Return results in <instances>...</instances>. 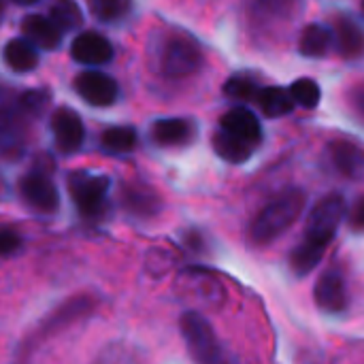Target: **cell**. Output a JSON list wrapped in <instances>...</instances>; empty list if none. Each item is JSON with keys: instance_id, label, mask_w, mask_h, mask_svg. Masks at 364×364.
Here are the masks:
<instances>
[{"instance_id": "6da1fadb", "label": "cell", "mask_w": 364, "mask_h": 364, "mask_svg": "<svg viewBox=\"0 0 364 364\" xmlns=\"http://www.w3.org/2000/svg\"><path fill=\"white\" fill-rule=\"evenodd\" d=\"M305 209V192L303 190H286L275 196L264 209L254 218L250 226V239L256 245H269L277 237H282L303 213Z\"/></svg>"}, {"instance_id": "7a4b0ae2", "label": "cell", "mask_w": 364, "mask_h": 364, "mask_svg": "<svg viewBox=\"0 0 364 364\" xmlns=\"http://www.w3.org/2000/svg\"><path fill=\"white\" fill-rule=\"evenodd\" d=\"M179 331L196 364H232L213 326L198 311H186L179 320Z\"/></svg>"}, {"instance_id": "3957f363", "label": "cell", "mask_w": 364, "mask_h": 364, "mask_svg": "<svg viewBox=\"0 0 364 364\" xmlns=\"http://www.w3.org/2000/svg\"><path fill=\"white\" fill-rule=\"evenodd\" d=\"M92 309H94V301L90 296H75V299L62 303L60 307H55L47 318L41 320V324L34 328V333L21 343L19 356L15 358L13 364H28V356L34 352V348H38L45 339L53 337L55 333L73 326L75 322L85 318Z\"/></svg>"}, {"instance_id": "277c9868", "label": "cell", "mask_w": 364, "mask_h": 364, "mask_svg": "<svg viewBox=\"0 0 364 364\" xmlns=\"http://www.w3.org/2000/svg\"><path fill=\"white\" fill-rule=\"evenodd\" d=\"M109 177L92 175V173H73L68 179V190L77 211L85 220H100L107 213V196H109Z\"/></svg>"}, {"instance_id": "5b68a950", "label": "cell", "mask_w": 364, "mask_h": 364, "mask_svg": "<svg viewBox=\"0 0 364 364\" xmlns=\"http://www.w3.org/2000/svg\"><path fill=\"white\" fill-rule=\"evenodd\" d=\"M346 213H348V203L341 194H328L320 198L307 218L303 239L314 241L328 250V243L335 239Z\"/></svg>"}, {"instance_id": "8992f818", "label": "cell", "mask_w": 364, "mask_h": 364, "mask_svg": "<svg viewBox=\"0 0 364 364\" xmlns=\"http://www.w3.org/2000/svg\"><path fill=\"white\" fill-rule=\"evenodd\" d=\"M203 64L200 47L188 36H173L162 51V70L166 77H188Z\"/></svg>"}, {"instance_id": "52a82bcc", "label": "cell", "mask_w": 364, "mask_h": 364, "mask_svg": "<svg viewBox=\"0 0 364 364\" xmlns=\"http://www.w3.org/2000/svg\"><path fill=\"white\" fill-rule=\"evenodd\" d=\"M19 194L23 203L36 213H55L60 207V192L49 175L45 173H28L19 183Z\"/></svg>"}, {"instance_id": "ba28073f", "label": "cell", "mask_w": 364, "mask_h": 364, "mask_svg": "<svg viewBox=\"0 0 364 364\" xmlns=\"http://www.w3.org/2000/svg\"><path fill=\"white\" fill-rule=\"evenodd\" d=\"M77 94L92 107H109L117 98V83L98 70H85L75 79Z\"/></svg>"}, {"instance_id": "9c48e42d", "label": "cell", "mask_w": 364, "mask_h": 364, "mask_svg": "<svg viewBox=\"0 0 364 364\" xmlns=\"http://www.w3.org/2000/svg\"><path fill=\"white\" fill-rule=\"evenodd\" d=\"M55 147L62 154H75L85 141V128L81 117L73 109H58L51 117Z\"/></svg>"}, {"instance_id": "30bf717a", "label": "cell", "mask_w": 364, "mask_h": 364, "mask_svg": "<svg viewBox=\"0 0 364 364\" xmlns=\"http://www.w3.org/2000/svg\"><path fill=\"white\" fill-rule=\"evenodd\" d=\"M19 113V100L9 102L0 94V156H17L23 147V126Z\"/></svg>"}, {"instance_id": "8fae6325", "label": "cell", "mask_w": 364, "mask_h": 364, "mask_svg": "<svg viewBox=\"0 0 364 364\" xmlns=\"http://www.w3.org/2000/svg\"><path fill=\"white\" fill-rule=\"evenodd\" d=\"M316 305L326 314H343L348 309V288L339 271H326L320 275L316 288H314Z\"/></svg>"}, {"instance_id": "7c38bea8", "label": "cell", "mask_w": 364, "mask_h": 364, "mask_svg": "<svg viewBox=\"0 0 364 364\" xmlns=\"http://www.w3.org/2000/svg\"><path fill=\"white\" fill-rule=\"evenodd\" d=\"M220 128L228 134L241 139L243 143L252 145L254 149L262 143V126L260 119L245 107H235L226 111L220 119Z\"/></svg>"}, {"instance_id": "4fadbf2b", "label": "cell", "mask_w": 364, "mask_h": 364, "mask_svg": "<svg viewBox=\"0 0 364 364\" xmlns=\"http://www.w3.org/2000/svg\"><path fill=\"white\" fill-rule=\"evenodd\" d=\"M70 53L85 66H102L113 58V47L105 36L96 32H83L73 41Z\"/></svg>"}, {"instance_id": "5bb4252c", "label": "cell", "mask_w": 364, "mask_h": 364, "mask_svg": "<svg viewBox=\"0 0 364 364\" xmlns=\"http://www.w3.org/2000/svg\"><path fill=\"white\" fill-rule=\"evenodd\" d=\"M179 288L186 296L198 299L205 305H213L222 299V288L218 282L203 271H188L179 277Z\"/></svg>"}, {"instance_id": "9a60e30c", "label": "cell", "mask_w": 364, "mask_h": 364, "mask_svg": "<svg viewBox=\"0 0 364 364\" xmlns=\"http://www.w3.org/2000/svg\"><path fill=\"white\" fill-rule=\"evenodd\" d=\"M333 166L346 177H358L364 171V151L350 141H335L328 147Z\"/></svg>"}, {"instance_id": "2e32d148", "label": "cell", "mask_w": 364, "mask_h": 364, "mask_svg": "<svg viewBox=\"0 0 364 364\" xmlns=\"http://www.w3.org/2000/svg\"><path fill=\"white\" fill-rule=\"evenodd\" d=\"M151 136L158 145L177 147V145H186L192 141L194 126L188 119H179V117L158 119L151 128Z\"/></svg>"}, {"instance_id": "e0dca14e", "label": "cell", "mask_w": 364, "mask_h": 364, "mask_svg": "<svg viewBox=\"0 0 364 364\" xmlns=\"http://www.w3.org/2000/svg\"><path fill=\"white\" fill-rule=\"evenodd\" d=\"M26 41H30L34 47L41 49H55L60 45L62 32L53 26V21L49 17L43 15H28L21 23Z\"/></svg>"}, {"instance_id": "ac0fdd59", "label": "cell", "mask_w": 364, "mask_h": 364, "mask_svg": "<svg viewBox=\"0 0 364 364\" xmlns=\"http://www.w3.org/2000/svg\"><path fill=\"white\" fill-rule=\"evenodd\" d=\"M333 41L337 43L341 55L354 60L364 53V32L363 28L348 17H339L333 30Z\"/></svg>"}, {"instance_id": "d6986e66", "label": "cell", "mask_w": 364, "mask_h": 364, "mask_svg": "<svg viewBox=\"0 0 364 364\" xmlns=\"http://www.w3.org/2000/svg\"><path fill=\"white\" fill-rule=\"evenodd\" d=\"M124 207L136 218H154L160 213V196L147 186H128L124 190Z\"/></svg>"}, {"instance_id": "ffe728a7", "label": "cell", "mask_w": 364, "mask_h": 364, "mask_svg": "<svg viewBox=\"0 0 364 364\" xmlns=\"http://www.w3.org/2000/svg\"><path fill=\"white\" fill-rule=\"evenodd\" d=\"M331 45H333V30L322 23H309L301 32L299 51L305 58H322L328 53Z\"/></svg>"}, {"instance_id": "44dd1931", "label": "cell", "mask_w": 364, "mask_h": 364, "mask_svg": "<svg viewBox=\"0 0 364 364\" xmlns=\"http://www.w3.org/2000/svg\"><path fill=\"white\" fill-rule=\"evenodd\" d=\"M213 149H215V154H218L222 160L232 162V164L247 162V160L252 158V154H254V147H252V145L243 143L241 139L228 134V132L222 130V128L213 134Z\"/></svg>"}, {"instance_id": "7402d4cb", "label": "cell", "mask_w": 364, "mask_h": 364, "mask_svg": "<svg viewBox=\"0 0 364 364\" xmlns=\"http://www.w3.org/2000/svg\"><path fill=\"white\" fill-rule=\"evenodd\" d=\"M326 254V247L314 243V241H307L303 239L290 254V269L294 275L299 277H305L309 275L322 260V256Z\"/></svg>"}, {"instance_id": "603a6c76", "label": "cell", "mask_w": 364, "mask_h": 364, "mask_svg": "<svg viewBox=\"0 0 364 364\" xmlns=\"http://www.w3.org/2000/svg\"><path fill=\"white\" fill-rule=\"evenodd\" d=\"M4 62L17 73H28L38 64L36 47L26 38H13L4 47Z\"/></svg>"}, {"instance_id": "cb8c5ba5", "label": "cell", "mask_w": 364, "mask_h": 364, "mask_svg": "<svg viewBox=\"0 0 364 364\" xmlns=\"http://www.w3.org/2000/svg\"><path fill=\"white\" fill-rule=\"evenodd\" d=\"M256 102L267 117H284V115L292 113V109H294V100H292L290 92L282 90V87H260Z\"/></svg>"}, {"instance_id": "d4e9b609", "label": "cell", "mask_w": 364, "mask_h": 364, "mask_svg": "<svg viewBox=\"0 0 364 364\" xmlns=\"http://www.w3.org/2000/svg\"><path fill=\"white\" fill-rule=\"evenodd\" d=\"M92 364H145V356L139 348L115 341L105 346Z\"/></svg>"}, {"instance_id": "484cf974", "label": "cell", "mask_w": 364, "mask_h": 364, "mask_svg": "<svg viewBox=\"0 0 364 364\" xmlns=\"http://www.w3.org/2000/svg\"><path fill=\"white\" fill-rule=\"evenodd\" d=\"M49 19L53 21V26L60 32H70L81 28L83 23V13L79 9V4L75 0H55L51 6V15Z\"/></svg>"}, {"instance_id": "4316f807", "label": "cell", "mask_w": 364, "mask_h": 364, "mask_svg": "<svg viewBox=\"0 0 364 364\" xmlns=\"http://www.w3.org/2000/svg\"><path fill=\"white\" fill-rule=\"evenodd\" d=\"M100 143L111 154H126L132 151L136 145V130L130 126H113L107 128L100 136Z\"/></svg>"}, {"instance_id": "83f0119b", "label": "cell", "mask_w": 364, "mask_h": 364, "mask_svg": "<svg viewBox=\"0 0 364 364\" xmlns=\"http://www.w3.org/2000/svg\"><path fill=\"white\" fill-rule=\"evenodd\" d=\"M260 92V85L258 81L247 75V73H239V75H232L226 83H224V94L235 98V100H256Z\"/></svg>"}, {"instance_id": "f1b7e54d", "label": "cell", "mask_w": 364, "mask_h": 364, "mask_svg": "<svg viewBox=\"0 0 364 364\" xmlns=\"http://www.w3.org/2000/svg\"><path fill=\"white\" fill-rule=\"evenodd\" d=\"M92 15L100 21H117L128 15L130 0H87Z\"/></svg>"}, {"instance_id": "f546056e", "label": "cell", "mask_w": 364, "mask_h": 364, "mask_svg": "<svg viewBox=\"0 0 364 364\" xmlns=\"http://www.w3.org/2000/svg\"><path fill=\"white\" fill-rule=\"evenodd\" d=\"M290 96H292L294 105H301V107H305V109H314V107H318L322 92H320V85H318L314 79L303 77V79H296V81L292 83Z\"/></svg>"}, {"instance_id": "4dcf8cb0", "label": "cell", "mask_w": 364, "mask_h": 364, "mask_svg": "<svg viewBox=\"0 0 364 364\" xmlns=\"http://www.w3.org/2000/svg\"><path fill=\"white\" fill-rule=\"evenodd\" d=\"M294 0H252V13L260 19H275L288 15Z\"/></svg>"}, {"instance_id": "1f68e13d", "label": "cell", "mask_w": 364, "mask_h": 364, "mask_svg": "<svg viewBox=\"0 0 364 364\" xmlns=\"http://www.w3.org/2000/svg\"><path fill=\"white\" fill-rule=\"evenodd\" d=\"M21 250V235L11 226H0V258H9Z\"/></svg>"}, {"instance_id": "d6a6232c", "label": "cell", "mask_w": 364, "mask_h": 364, "mask_svg": "<svg viewBox=\"0 0 364 364\" xmlns=\"http://www.w3.org/2000/svg\"><path fill=\"white\" fill-rule=\"evenodd\" d=\"M49 102V96L45 92H26L21 98H19V107L23 113H30V115H38L45 105Z\"/></svg>"}, {"instance_id": "836d02e7", "label": "cell", "mask_w": 364, "mask_h": 364, "mask_svg": "<svg viewBox=\"0 0 364 364\" xmlns=\"http://www.w3.org/2000/svg\"><path fill=\"white\" fill-rule=\"evenodd\" d=\"M348 222H350L352 230H356V232H363L364 230V196H360V198L352 205L350 215H348Z\"/></svg>"}, {"instance_id": "e575fe53", "label": "cell", "mask_w": 364, "mask_h": 364, "mask_svg": "<svg viewBox=\"0 0 364 364\" xmlns=\"http://www.w3.org/2000/svg\"><path fill=\"white\" fill-rule=\"evenodd\" d=\"M350 100H352L354 111H356V113H358V115L364 119V83H358V85L352 90Z\"/></svg>"}, {"instance_id": "d590c367", "label": "cell", "mask_w": 364, "mask_h": 364, "mask_svg": "<svg viewBox=\"0 0 364 364\" xmlns=\"http://www.w3.org/2000/svg\"><path fill=\"white\" fill-rule=\"evenodd\" d=\"M13 2H17V4H34L36 0H13Z\"/></svg>"}, {"instance_id": "8d00e7d4", "label": "cell", "mask_w": 364, "mask_h": 364, "mask_svg": "<svg viewBox=\"0 0 364 364\" xmlns=\"http://www.w3.org/2000/svg\"><path fill=\"white\" fill-rule=\"evenodd\" d=\"M0 19H2V4H0Z\"/></svg>"}, {"instance_id": "74e56055", "label": "cell", "mask_w": 364, "mask_h": 364, "mask_svg": "<svg viewBox=\"0 0 364 364\" xmlns=\"http://www.w3.org/2000/svg\"><path fill=\"white\" fill-rule=\"evenodd\" d=\"M363 6H364V0H363Z\"/></svg>"}]
</instances>
